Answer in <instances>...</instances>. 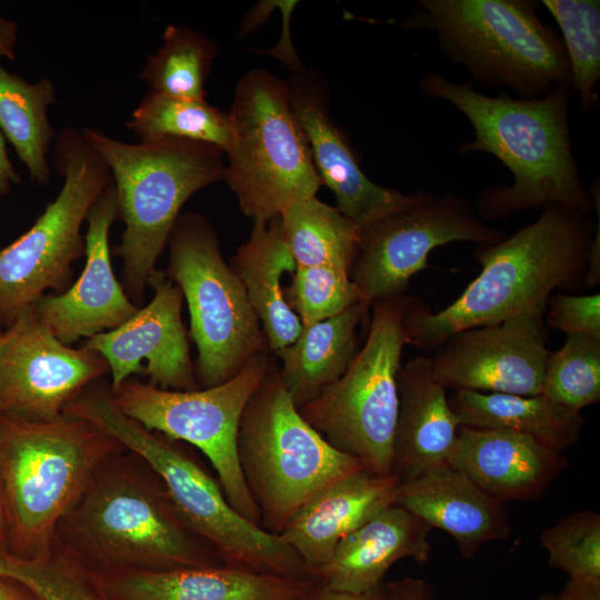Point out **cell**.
I'll return each mask as SVG.
<instances>
[{
  "label": "cell",
  "instance_id": "obj_1",
  "mask_svg": "<svg viewBox=\"0 0 600 600\" xmlns=\"http://www.w3.org/2000/svg\"><path fill=\"white\" fill-rule=\"evenodd\" d=\"M419 88L433 99L456 107L473 128L474 139L458 152L494 156L511 172L512 184H492L477 199L481 219L502 220L530 210L562 206L589 212L593 206L572 153L569 126L571 87L540 98L487 96L472 83H460L439 72L422 76Z\"/></svg>",
  "mask_w": 600,
  "mask_h": 600
},
{
  "label": "cell",
  "instance_id": "obj_2",
  "mask_svg": "<svg viewBox=\"0 0 600 600\" xmlns=\"http://www.w3.org/2000/svg\"><path fill=\"white\" fill-rule=\"evenodd\" d=\"M594 232L586 212L549 206L510 237L477 246L473 254L481 271L451 304L432 312L422 300L408 296L409 343L434 350L462 330L544 314L554 289L584 281Z\"/></svg>",
  "mask_w": 600,
  "mask_h": 600
},
{
  "label": "cell",
  "instance_id": "obj_3",
  "mask_svg": "<svg viewBox=\"0 0 600 600\" xmlns=\"http://www.w3.org/2000/svg\"><path fill=\"white\" fill-rule=\"evenodd\" d=\"M107 461L58 524L62 550L93 573L223 566L212 546L183 523L146 462V471H138Z\"/></svg>",
  "mask_w": 600,
  "mask_h": 600
},
{
  "label": "cell",
  "instance_id": "obj_4",
  "mask_svg": "<svg viewBox=\"0 0 600 600\" xmlns=\"http://www.w3.org/2000/svg\"><path fill=\"white\" fill-rule=\"evenodd\" d=\"M63 413L90 421L146 462L162 481L183 523L212 546L224 567L316 580L279 536L236 511L218 479L179 441L148 430L126 416L114 404L110 390L86 388Z\"/></svg>",
  "mask_w": 600,
  "mask_h": 600
},
{
  "label": "cell",
  "instance_id": "obj_5",
  "mask_svg": "<svg viewBox=\"0 0 600 600\" xmlns=\"http://www.w3.org/2000/svg\"><path fill=\"white\" fill-rule=\"evenodd\" d=\"M120 447L79 417L29 421L0 412V482L14 549L10 553L26 559L49 553L58 524Z\"/></svg>",
  "mask_w": 600,
  "mask_h": 600
},
{
  "label": "cell",
  "instance_id": "obj_6",
  "mask_svg": "<svg viewBox=\"0 0 600 600\" xmlns=\"http://www.w3.org/2000/svg\"><path fill=\"white\" fill-rule=\"evenodd\" d=\"M81 133L111 173L124 223L116 254L123 262L126 292L140 303L182 206L198 190L224 180V153L184 139L127 143L94 128Z\"/></svg>",
  "mask_w": 600,
  "mask_h": 600
},
{
  "label": "cell",
  "instance_id": "obj_7",
  "mask_svg": "<svg viewBox=\"0 0 600 600\" xmlns=\"http://www.w3.org/2000/svg\"><path fill=\"white\" fill-rule=\"evenodd\" d=\"M528 0H419L401 27L433 32L446 59L483 87L519 98L571 87L562 40Z\"/></svg>",
  "mask_w": 600,
  "mask_h": 600
},
{
  "label": "cell",
  "instance_id": "obj_8",
  "mask_svg": "<svg viewBox=\"0 0 600 600\" xmlns=\"http://www.w3.org/2000/svg\"><path fill=\"white\" fill-rule=\"evenodd\" d=\"M241 472L260 512V527L279 536L296 512L336 481L364 469L332 447L300 414L273 358L241 416Z\"/></svg>",
  "mask_w": 600,
  "mask_h": 600
},
{
  "label": "cell",
  "instance_id": "obj_9",
  "mask_svg": "<svg viewBox=\"0 0 600 600\" xmlns=\"http://www.w3.org/2000/svg\"><path fill=\"white\" fill-rule=\"evenodd\" d=\"M224 180L253 222L317 197L321 180L293 112L287 82L257 68L241 77L228 112Z\"/></svg>",
  "mask_w": 600,
  "mask_h": 600
},
{
  "label": "cell",
  "instance_id": "obj_10",
  "mask_svg": "<svg viewBox=\"0 0 600 600\" xmlns=\"http://www.w3.org/2000/svg\"><path fill=\"white\" fill-rule=\"evenodd\" d=\"M407 294L371 302L366 341L344 374L299 409L332 447L361 461L364 470L390 477L399 407L398 376L409 343Z\"/></svg>",
  "mask_w": 600,
  "mask_h": 600
},
{
  "label": "cell",
  "instance_id": "obj_11",
  "mask_svg": "<svg viewBox=\"0 0 600 600\" xmlns=\"http://www.w3.org/2000/svg\"><path fill=\"white\" fill-rule=\"evenodd\" d=\"M167 276L181 290L198 358V384L210 388L269 350L244 288L221 253L216 230L201 214H180L169 238Z\"/></svg>",
  "mask_w": 600,
  "mask_h": 600
},
{
  "label": "cell",
  "instance_id": "obj_12",
  "mask_svg": "<svg viewBox=\"0 0 600 600\" xmlns=\"http://www.w3.org/2000/svg\"><path fill=\"white\" fill-rule=\"evenodd\" d=\"M52 166L62 188L31 228L0 250V320L8 326L48 289L60 290L71 263L84 253L81 226L112 181L109 168L81 130L66 128L56 138Z\"/></svg>",
  "mask_w": 600,
  "mask_h": 600
},
{
  "label": "cell",
  "instance_id": "obj_13",
  "mask_svg": "<svg viewBox=\"0 0 600 600\" xmlns=\"http://www.w3.org/2000/svg\"><path fill=\"white\" fill-rule=\"evenodd\" d=\"M271 353H258L233 378L210 388L167 390L127 379L110 390L119 410L146 429L200 450L229 503L258 526L260 512L241 472L237 437L244 407L267 373Z\"/></svg>",
  "mask_w": 600,
  "mask_h": 600
},
{
  "label": "cell",
  "instance_id": "obj_14",
  "mask_svg": "<svg viewBox=\"0 0 600 600\" xmlns=\"http://www.w3.org/2000/svg\"><path fill=\"white\" fill-rule=\"evenodd\" d=\"M503 238L499 228L479 217L469 199L452 192L430 194L359 229L350 277L370 303L402 296L411 278L428 267L433 249L460 241L496 243Z\"/></svg>",
  "mask_w": 600,
  "mask_h": 600
},
{
  "label": "cell",
  "instance_id": "obj_15",
  "mask_svg": "<svg viewBox=\"0 0 600 600\" xmlns=\"http://www.w3.org/2000/svg\"><path fill=\"white\" fill-rule=\"evenodd\" d=\"M107 372L108 363L99 353L62 343L28 307L0 341V412L29 421L57 419Z\"/></svg>",
  "mask_w": 600,
  "mask_h": 600
},
{
  "label": "cell",
  "instance_id": "obj_16",
  "mask_svg": "<svg viewBox=\"0 0 600 600\" xmlns=\"http://www.w3.org/2000/svg\"><path fill=\"white\" fill-rule=\"evenodd\" d=\"M547 334L542 313L462 330L434 349L433 374L454 390L541 394Z\"/></svg>",
  "mask_w": 600,
  "mask_h": 600
},
{
  "label": "cell",
  "instance_id": "obj_17",
  "mask_svg": "<svg viewBox=\"0 0 600 600\" xmlns=\"http://www.w3.org/2000/svg\"><path fill=\"white\" fill-rule=\"evenodd\" d=\"M148 286L152 300L119 327L98 333L81 346L108 363L116 390L133 373H144L150 384L167 390L199 388L181 318L183 296L169 277L156 270Z\"/></svg>",
  "mask_w": 600,
  "mask_h": 600
},
{
  "label": "cell",
  "instance_id": "obj_18",
  "mask_svg": "<svg viewBox=\"0 0 600 600\" xmlns=\"http://www.w3.org/2000/svg\"><path fill=\"white\" fill-rule=\"evenodd\" d=\"M288 86L293 112L308 141L321 183L334 194L337 209L359 229L431 194H407L370 180L333 121L326 90L318 78L304 70L293 74Z\"/></svg>",
  "mask_w": 600,
  "mask_h": 600
},
{
  "label": "cell",
  "instance_id": "obj_19",
  "mask_svg": "<svg viewBox=\"0 0 600 600\" xmlns=\"http://www.w3.org/2000/svg\"><path fill=\"white\" fill-rule=\"evenodd\" d=\"M116 219L117 194L111 181L86 219V264L80 277L67 291L44 294L31 306L39 322L67 346L119 327L139 309L112 269L109 232Z\"/></svg>",
  "mask_w": 600,
  "mask_h": 600
},
{
  "label": "cell",
  "instance_id": "obj_20",
  "mask_svg": "<svg viewBox=\"0 0 600 600\" xmlns=\"http://www.w3.org/2000/svg\"><path fill=\"white\" fill-rule=\"evenodd\" d=\"M447 462L504 504L541 499L569 466L562 452L528 436L463 426Z\"/></svg>",
  "mask_w": 600,
  "mask_h": 600
},
{
  "label": "cell",
  "instance_id": "obj_21",
  "mask_svg": "<svg viewBox=\"0 0 600 600\" xmlns=\"http://www.w3.org/2000/svg\"><path fill=\"white\" fill-rule=\"evenodd\" d=\"M396 504L450 534L464 559H471L487 542L509 538L512 531L507 504L448 462L399 483Z\"/></svg>",
  "mask_w": 600,
  "mask_h": 600
},
{
  "label": "cell",
  "instance_id": "obj_22",
  "mask_svg": "<svg viewBox=\"0 0 600 600\" xmlns=\"http://www.w3.org/2000/svg\"><path fill=\"white\" fill-rule=\"evenodd\" d=\"M431 529L404 508L389 506L344 537L314 578L331 591L369 592L384 582L387 572L399 560L428 562Z\"/></svg>",
  "mask_w": 600,
  "mask_h": 600
},
{
  "label": "cell",
  "instance_id": "obj_23",
  "mask_svg": "<svg viewBox=\"0 0 600 600\" xmlns=\"http://www.w3.org/2000/svg\"><path fill=\"white\" fill-rule=\"evenodd\" d=\"M92 574L108 600H307L318 584L224 566Z\"/></svg>",
  "mask_w": 600,
  "mask_h": 600
},
{
  "label": "cell",
  "instance_id": "obj_24",
  "mask_svg": "<svg viewBox=\"0 0 600 600\" xmlns=\"http://www.w3.org/2000/svg\"><path fill=\"white\" fill-rule=\"evenodd\" d=\"M398 484L392 476L378 477L364 469L351 473L303 504L279 537L314 577L344 537L396 503Z\"/></svg>",
  "mask_w": 600,
  "mask_h": 600
},
{
  "label": "cell",
  "instance_id": "obj_25",
  "mask_svg": "<svg viewBox=\"0 0 600 600\" xmlns=\"http://www.w3.org/2000/svg\"><path fill=\"white\" fill-rule=\"evenodd\" d=\"M446 390L433 374L431 357L418 356L401 367L391 463L398 483L447 462L460 423Z\"/></svg>",
  "mask_w": 600,
  "mask_h": 600
},
{
  "label": "cell",
  "instance_id": "obj_26",
  "mask_svg": "<svg viewBox=\"0 0 600 600\" xmlns=\"http://www.w3.org/2000/svg\"><path fill=\"white\" fill-rule=\"evenodd\" d=\"M371 303L361 300L342 312L302 326L296 340L274 352L278 371L298 409L338 381L360 350L358 328Z\"/></svg>",
  "mask_w": 600,
  "mask_h": 600
},
{
  "label": "cell",
  "instance_id": "obj_27",
  "mask_svg": "<svg viewBox=\"0 0 600 600\" xmlns=\"http://www.w3.org/2000/svg\"><path fill=\"white\" fill-rule=\"evenodd\" d=\"M230 266L244 288L269 350L274 353L291 344L302 324L283 296L282 278L292 276L297 264L283 239L280 216L254 222Z\"/></svg>",
  "mask_w": 600,
  "mask_h": 600
},
{
  "label": "cell",
  "instance_id": "obj_28",
  "mask_svg": "<svg viewBox=\"0 0 600 600\" xmlns=\"http://www.w3.org/2000/svg\"><path fill=\"white\" fill-rule=\"evenodd\" d=\"M448 401L460 426L513 431L560 452L578 441L584 424L581 411L542 394L456 390Z\"/></svg>",
  "mask_w": 600,
  "mask_h": 600
},
{
  "label": "cell",
  "instance_id": "obj_29",
  "mask_svg": "<svg viewBox=\"0 0 600 600\" xmlns=\"http://www.w3.org/2000/svg\"><path fill=\"white\" fill-rule=\"evenodd\" d=\"M54 102L56 89L49 78L31 83L0 64V131L38 184H47L51 178L47 154L54 131L48 108Z\"/></svg>",
  "mask_w": 600,
  "mask_h": 600
},
{
  "label": "cell",
  "instance_id": "obj_30",
  "mask_svg": "<svg viewBox=\"0 0 600 600\" xmlns=\"http://www.w3.org/2000/svg\"><path fill=\"white\" fill-rule=\"evenodd\" d=\"M281 231L297 267H334L351 271L359 228L337 207L317 197L296 202L280 214Z\"/></svg>",
  "mask_w": 600,
  "mask_h": 600
},
{
  "label": "cell",
  "instance_id": "obj_31",
  "mask_svg": "<svg viewBox=\"0 0 600 600\" xmlns=\"http://www.w3.org/2000/svg\"><path fill=\"white\" fill-rule=\"evenodd\" d=\"M126 127L141 141L184 139L213 146L223 153L230 141L228 112L206 99L192 100L149 91Z\"/></svg>",
  "mask_w": 600,
  "mask_h": 600
},
{
  "label": "cell",
  "instance_id": "obj_32",
  "mask_svg": "<svg viewBox=\"0 0 600 600\" xmlns=\"http://www.w3.org/2000/svg\"><path fill=\"white\" fill-rule=\"evenodd\" d=\"M162 46L150 56L139 78L152 91L192 100L206 98V81L219 52L217 44L188 26L169 24Z\"/></svg>",
  "mask_w": 600,
  "mask_h": 600
},
{
  "label": "cell",
  "instance_id": "obj_33",
  "mask_svg": "<svg viewBox=\"0 0 600 600\" xmlns=\"http://www.w3.org/2000/svg\"><path fill=\"white\" fill-rule=\"evenodd\" d=\"M562 32L571 88L579 96L582 111L597 102L600 79V2L598 0H543Z\"/></svg>",
  "mask_w": 600,
  "mask_h": 600
},
{
  "label": "cell",
  "instance_id": "obj_34",
  "mask_svg": "<svg viewBox=\"0 0 600 600\" xmlns=\"http://www.w3.org/2000/svg\"><path fill=\"white\" fill-rule=\"evenodd\" d=\"M0 579L24 587L39 600H108L92 572L62 549L30 559L0 550Z\"/></svg>",
  "mask_w": 600,
  "mask_h": 600
},
{
  "label": "cell",
  "instance_id": "obj_35",
  "mask_svg": "<svg viewBox=\"0 0 600 600\" xmlns=\"http://www.w3.org/2000/svg\"><path fill=\"white\" fill-rule=\"evenodd\" d=\"M541 394L574 410L600 399V338L567 334L563 346L550 352L542 379Z\"/></svg>",
  "mask_w": 600,
  "mask_h": 600
},
{
  "label": "cell",
  "instance_id": "obj_36",
  "mask_svg": "<svg viewBox=\"0 0 600 600\" xmlns=\"http://www.w3.org/2000/svg\"><path fill=\"white\" fill-rule=\"evenodd\" d=\"M283 296L302 326L333 317L366 300L350 272L334 267H297Z\"/></svg>",
  "mask_w": 600,
  "mask_h": 600
},
{
  "label": "cell",
  "instance_id": "obj_37",
  "mask_svg": "<svg viewBox=\"0 0 600 600\" xmlns=\"http://www.w3.org/2000/svg\"><path fill=\"white\" fill-rule=\"evenodd\" d=\"M540 542L548 563L569 578L600 579V514L590 510L570 513L546 528Z\"/></svg>",
  "mask_w": 600,
  "mask_h": 600
},
{
  "label": "cell",
  "instance_id": "obj_38",
  "mask_svg": "<svg viewBox=\"0 0 600 600\" xmlns=\"http://www.w3.org/2000/svg\"><path fill=\"white\" fill-rule=\"evenodd\" d=\"M549 327L566 334L580 333L600 338V294L556 293L548 300Z\"/></svg>",
  "mask_w": 600,
  "mask_h": 600
},
{
  "label": "cell",
  "instance_id": "obj_39",
  "mask_svg": "<svg viewBox=\"0 0 600 600\" xmlns=\"http://www.w3.org/2000/svg\"><path fill=\"white\" fill-rule=\"evenodd\" d=\"M383 600H432V587L423 579L406 577L383 582Z\"/></svg>",
  "mask_w": 600,
  "mask_h": 600
},
{
  "label": "cell",
  "instance_id": "obj_40",
  "mask_svg": "<svg viewBox=\"0 0 600 600\" xmlns=\"http://www.w3.org/2000/svg\"><path fill=\"white\" fill-rule=\"evenodd\" d=\"M590 194L593 200V206L597 207V227L590 244L584 283L588 287H596L600 283V199L598 181L597 183L596 181L592 183Z\"/></svg>",
  "mask_w": 600,
  "mask_h": 600
},
{
  "label": "cell",
  "instance_id": "obj_41",
  "mask_svg": "<svg viewBox=\"0 0 600 600\" xmlns=\"http://www.w3.org/2000/svg\"><path fill=\"white\" fill-rule=\"evenodd\" d=\"M558 597L560 600H600V579L569 578Z\"/></svg>",
  "mask_w": 600,
  "mask_h": 600
},
{
  "label": "cell",
  "instance_id": "obj_42",
  "mask_svg": "<svg viewBox=\"0 0 600 600\" xmlns=\"http://www.w3.org/2000/svg\"><path fill=\"white\" fill-rule=\"evenodd\" d=\"M383 583L378 588L361 594L331 591L317 584L307 600H383Z\"/></svg>",
  "mask_w": 600,
  "mask_h": 600
},
{
  "label": "cell",
  "instance_id": "obj_43",
  "mask_svg": "<svg viewBox=\"0 0 600 600\" xmlns=\"http://www.w3.org/2000/svg\"><path fill=\"white\" fill-rule=\"evenodd\" d=\"M21 183V178L13 164L11 163L7 148L6 140L0 131V194L1 197L9 193L12 186H18Z\"/></svg>",
  "mask_w": 600,
  "mask_h": 600
},
{
  "label": "cell",
  "instance_id": "obj_44",
  "mask_svg": "<svg viewBox=\"0 0 600 600\" xmlns=\"http://www.w3.org/2000/svg\"><path fill=\"white\" fill-rule=\"evenodd\" d=\"M277 1H261L246 14L239 29V37H244L266 21Z\"/></svg>",
  "mask_w": 600,
  "mask_h": 600
},
{
  "label": "cell",
  "instance_id": "obj_45",
  "mask_svg": "<svg viewBox=\"0 0 600 600\" xmlns=\"http://www.w3.org/2000/svg\"><path fill=\"white\" fill-rule=\"evenodd\" d=\"M17 40V23L0 17V58L14 59Z\"/></svg>",
  "mask_w": 600,
  "mask_h": 600
},
{
  "label": "cell",
  "instance_id": "obj_46",
  "mask_svg": "<svg viewBox=\"0 0 600 600\" xmlns=\"http://www.w3.org/2000/svg\"><path fill=\"white\" fill-rule=\"evenodd\" d=\"M0 600H39V599L24 587L16 582L1 579Z\"/></svg>",
  "mask_w": 600,
  "mask_h": 600
},
{
  "label": "cell",
  "instance_id": "obj_47",
  "mask_svg": "<svg viewBox=\"0 0 600 600\" xmlns=\"http://www.w3.org/2000/svg\"><path fill=\"white\" fill-rule=\"evenodd\" d=\"M4 512L6 510L3 507V499L1 498V494H0V543L2 542L3 534H4V526H6V519H7Z\"/></svg>",
  "mask_w": 600,
  "mask_h": 600
},
{
  "label": "cell",
  "instance_id": "obj_48",
  "mask_svg": "<svg viewBox=\"0 0 600 600\" xmlns=\"http://www.w3.org/2000/svg\"><path fill=\"white\" fill-rule=\"evenodd\" d=\"M538 600H560L558 594L554 593H543L540 594Z\"/></svg>",
  "mask_w": 600,
  "mask_h": 600
},
{
  "label": "cell",
  "instance_id": "obj_49",
  "mask_svg": "<svg viewBox=\"0 0 600 600\" xmlns=\"http://www.w3.org/2000/svg\"><path fill=\"white\" fill-rule=\"evenodd\" d=\"M4 331H6V329H2L1 320H0V341H1L2 337H3V334H4Z\"/></svg>",
  "mask_w": 600,
  "mask_h": 600
},
{
  "label": "cell",
  "instance_id": "obj_50",
  "mask_svg": "<svg viewBox=\"0 0 600 600\" xmlns=\"http://www.w3.org/2000/svg\"><path fill=\"white\" fill-rule=\"evenodd\" d=\"M1 198H2V197H1V194H0V200H1Z\"/></svg>",
  "mask_w": 600,
  "mask_h": 600
},
{
  "label": "cell",
  "instance_id": "obj_51",
  "mask_svg": "<svg viewBox=\"0 0 600 600\" xmlns=\"http://www.w3.org/2000/svg\"><path fill=\"white\" fill-rule=\"evenodd\" d=\"M0 583H1V579H0Z\"/></svg>",
  "mask_w": 600,
  "mask_h": 600
}]
</instances>
